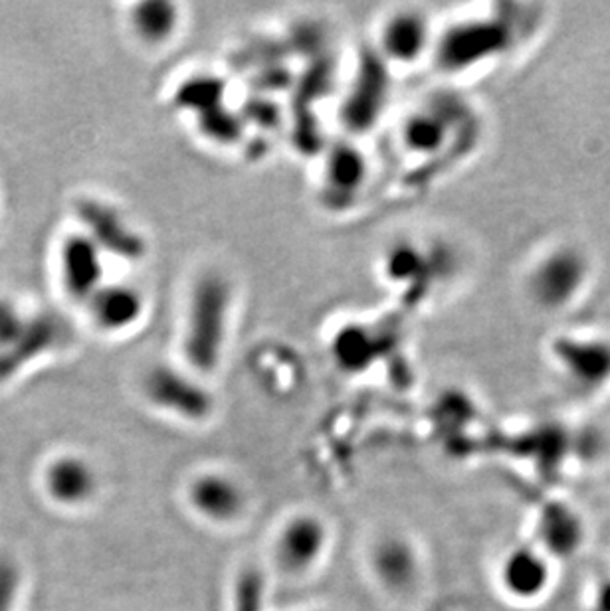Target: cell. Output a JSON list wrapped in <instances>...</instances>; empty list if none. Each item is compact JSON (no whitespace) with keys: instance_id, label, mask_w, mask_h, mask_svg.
<instances>
[{"instance_id":"2","label":"cell","mask_w":610,"mask_h":611,"mask_svg":"<svg viewBox=\"0 0 610 611\" xmlns=\"http://www.w3.org/2000/svg\"><path fill=\"white\" fill-rule=\"evenodd\" d=\"M559 380L581 398H595L610 388V337L590 331H565L549 345Z\"/></svg>"},{"instance_id":"9","label":"cell","mask_w":610,"mask_h":611,"mask_svg":"<svg viewBox=\"0 0 610 611\" xmlns=\"http://www.w3.org/2000/svg\"><path fill=\"white\" fill-rule=\"evenodd\" d=\"M587 540V525L575 505L563 499L547 501L539 508L536 520L537 549L543 550L549 559L569 560L577 556Z\"/></svg>"},{"instance_id":"21","label":"cell","mask_w":610,"mask_h":611,"mask_svg":"<svg viewBox=\"0 0 610 611\" xmlns=\"http://www.w3.org/2000/svg\"><path fill=\"white\" fill-rule=\"evenodd\" d=\"M19 572L9 560H0V611H12Z\"/></svg>"},{"instance_id":"19","label":"cell","mask_w":610,"mask_h":611,"mask_svg":"<svg viewBox=\"0 0 610 611\" xmlns=\"http://www.w3.org/2000/svg\"><path fill=\"white\" fill-rule=\"evenodd\" d=\"M330 179L335 187L355 189L363 179V160L355 151H337V155L332 157Z\"/></svg>"},{"instance_id":"3","label":"cell","mask_w":610,"mask_h":611,"mask_svg":"<svg viewBox=\"0 0 610 611\" xmlns=\"http://www.w3.org/2000/svg\"><path fill=\"white\" fill-rule=\"evenodd\" d=\"M589 281V255L575 245L561 243L547 250L534 264L527 277V291L541 309L563 311L577 303Z\"/></svg>"},{"instance_id":"5","label":"cell","mask_w":610,"mask_h":611,"mask_svg":"<svg viewBox=\"0 0 610 611\" xmlns=\"http://www.w3.org/2000/svg\"><path fill=\"white\" fill-rule=\"evenodd\" d=\"M330 549V527L315 513H296L276 530L272 556L276 568L301 578L322 564Z\"/></svg>"},{"instance_id":"14","label":"cell","mask_w":610,"mask_h":611,"mask_svg":"<svg viewBox=\"0 0 610 611\" xmlns=\"http://www.w3.org/2000/svg\"><path fill=\"white\" fill-rule=\"evenodd\" d=\"M89 315L104 333H123L140 321L145 299L137 287L128 284H104L87 299Z\"/></svg>"},{"instance_id":"16","label":"cell","mask_w":610,"mask_h":611,"mask_svg":"<svg viewBox=\"0 0 610 611\" xmlns=\"http://www.w3.org/2000/svg\"><path fill=\"white\" fill-rule=\"evenodd\" d=\"M50 493L62 503H84L97 489V475L92 465L80 457L58 459L46 475Z\"/></svg>"},{"instance_id":"8","label":"cell","mask_w":610,"mask_h":611,"mask_svg":"<svg viewBox=\"0 0 610 611\" xmlns=\"http://www.w3.org/2000/svg\"><path fill=\"white\" fill-rule=\"evenodd\" d=\"M495 580L507 600L536 603L546 598L553 584V560L536 544H515L500 560Z\"/></svg>"},{"instance_id":"20","label":"cell","mask_w":610,"mask_h":611,"mask_svg":"<svg viewBox=\"0 0 610 611\" xmlns=\"http://www.w3.org/2000/svg\"><path fill=\"white\" fill-rule=\"evenodd\" d=\"M31 316L24 315L21 307L9 299H0V350L11 347L22 331L28 325Z\"/></svg>"},{"instance_id":"17","label":"cell","mask_w":610,"mask_h":611,"mask_svg":"<svg viewBox=\"0 0 610 611\" xmlns=\"http://www.w3.org/2000/svg\"><path fill=\"white\" fill-rule=\"evenodd\" d=\"M131 28L141 43L162 46L171 40L181 26V12L172 2L151 0L135 4L131 11Z\"/></svg>"},{"instance_id":"4","label":"cell","mask_w":610,"mask_h":611,"mask_svg":"<svg viewBox=\"0 0 610 611\" xmlns=\"http://www.w3.org/2000/svg\"><path fill=\"white\" fill-rule=\"evenodd\" d=\"M145 398L157 410L189 423L206 422L215 411L213 394L206 391L191 370L155 367L143 380Z\"/></svg>"},{"instance_id":"12","label":"cell","mask_w":610,"mask_h":611,"mask_svg":"<svg viewBox=\"0 0 610 611\" xmlns=\"http://www.w3.org/2000/svg\"><path fill=\"white\" fill-rule=\"evenodd\" d=\"M376 582L396 596L415 590L420 576L417 547L403 535L379 538L369 556Z\"/></svg>"},{"instance_id":"18","label":"cell","mask_w":610,"mask_h":611,"mask_svg":"<svg viewBox=\"0 0 610 611\" xmlns=\"http://www.w3.org/2000/svg\"><path fill=\"white\" fill-rule=\"evenodd\" d=\"M442 123L432 117L417 116L408 121L407 145L415 151H436L442 145Z\"/></svg>"},{"instance_id":"6","label":"cell","mask_w":610,"mask_h":611,"mask_svg":"<svg viewBox=\"0 0 610 611\" xmlns=\"http://www.w3.org/2000/svg\"><path fill=\"white\" fill-rule=\"evenodd\" d=\"M184 503L194 517L213 527L238 525L250 505L244 486L218 469L193 475L184 486Z\"/></svg>"},{"instance_id":"7","label":"cell","mask_w":610,"mask_h":611,"mask_svg":"<svg viewBox=\"0 0 610 611\" xmlns=\"http://www.w3.org/2000/svg\"><path fill=\"white\" fill-rule=\"evenodd\" d=\"M515 43L514 28L502 19H474L461 22L442 43V62L446 68L468 70L500 58Z\"/></svg>"},{"instance_id":"22","label":"cell","mask_w":610,"mask_h":611,"mask_svg":"<svg viewBox=\"0 0 610 611\" xmlns=\"http://www.w3.org/2000/svg\"><path fill=\"white\" fill-rule=\"evenodd\" d=\"M590 611H610V578L600 582L597 590L593 594V610Z\"/></svg>"},{"instance_id":"15","label":"cell","mask_w":610,"mask_h":611,"mask_svg":"<svg viewBox=\"0 0 610 611\" xmlns=\"http://www.w3.org/2000/svg\"><path fill=\"white\" fill-rule=\"evenodd\" d=\"M429 24L417 12H396L381 32V50L393 62H415L429 48Z\"/></svg>"},{"instance_id":"11","label":"cell","mask_w":610,"mask_h":611,"mask_svg":"<svg viewBox=\"0 0 610 611\" xmlns=\"http://www.w3.org/2000/svg\"><path fill=\"white\" fill-rule=\"evenodd\" d=\"M101 250L87 233H70L60 245V277L64 289L77 301L87 299L104 285Z\"/></svg>"},{"instance_id":"1","label":"cell","mask_w":610,"mask_h":611,"mask_svg":"<svg viewBox=\"0 0 610 611\" xmlns=\"http://www.w3.org/2000/svg\"><path fill=\"white\" fill-rule=\"evenodd\" d=\"M232 303V287L225 275L206 272L196 277L187 299L181 338L187 369L196 376L215 372L223 362Z\"/></svg>"},{"instance_id":"13","label":"cell","mask_w":610,"mask_h":611,"mask_svg":"<svg viewBox=\"0 0 610 611\" xmlns=\"http://www.w3.org/2000/svg\"><path fill=\"white\" fill-rule=\"evenodd\" d=\"M64 337L65 327L58 316L46 313L31 316L21 337L11 347L0 350V382L12 379L26 364L50 352Z\"/></svg>"},{"instance_id":"10","label":"cell","mask_w":610,"mask_h":611,"mask_svg":"<svg viewBox=\"0 0 610 611\" xmlns=\"http://www.w3.org/2000/svg\"><path fill=\"white\" fill-rule=\"evenodd\" d=\"M75 214L84 224L87 236L97 243L101 252L113 253L125 260H137L143 255V240L128 220L106 202L84 199L77 202Z\"/></svg>"}]
</instances>
